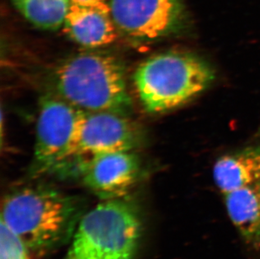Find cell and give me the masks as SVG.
<instances>
[{
    "mask_svg": "<svg viewBox=\"0 0 260 259\" xmlns=\"http://www.w3.org/2000/svg\"><path fill=\"white\" fill-rule=\"evenodd\" d=\"M82 216L74 197L48 186L23 187L3 200L1 221L37 253L56 249L74 237Z\"/></svg>",
    "mask_w": 260,
    "mask_h": 259,
    "instance_id": "obj_1",
    "label": "cell"
},
{
    "mask_svg": "<svg viewBox=\"0 0 260 259\" xmlns=\"http://www.w3.org/2000/svg\"><path fill=\"white\" fill-rule=\"evenodd\" d=\"M53 77L60 97L80 110L124 114L130 109L124 69L108 54H77L59 64Z\"/></svg>",
    "mask_w": 260,
    "mask_h": 259,
    "instance_id": "obj_2",
    "label": "cell"
},
{
    "mask_svg": "<svg viewBox=\"0 0 260 259\" xmlns=\"http://www.w3.org/2000/svg\"><path fill=\"white\" fill-rule=\"evenodd\" d=\"M215 78L211 65L188 52H168L151 56L138 67L134 83L147 112L164 113L191 101Z\"/></svg>",
    "mask_w": 260,
    "mask_h": 259,
    "instance_id": "obj_3",
    "label": "cell"
},
{
    "mask_svg": "<svg viewBox=\"0 0 260 259\" xmlns=\"http://www.w3.org/2000/svg\"><path fill=\"white\" fill-rule=\"evenodd\" d=\"M142 237V221L133 204L107 200L83 215L66 259H133Z\"/></svg>",
    "mask_w": 260,
    "mask_h": 259,
    "instance_id": "obj_4",
    "label": "cell"
},
{
    "mask_svg": "<svg viewBox=\"0 0 260 259\" xmlns=\"http://www.w3.org/2000/svg\"><path fill=\"white\" fill-rule=\"evenodd\" d=\"M109 5L116 29L133 39L164 38L188 23L184 0H109Z\"/></svg>",
    "mask_w": 260,
    "mask_h": 259,
    "instance_id": "obj_5",
    "label": "cell"
},
{
    "mask_svg": "<svg viewBox=\"0 0 260 259\" xmlns=\"http://www.w3.org/2000/svg\"><path fill=\"white\" fill-rule=\"evenodd\" d=\"M83 112L61 97L42 98L35 144V165L38 171L54 170L65 163Z\"/></svg>",
    "mask_w": 260,
    "mask_h": 259,
    "instance_id": "obj_6",
    "label": "cell"
},
{
    "mask_svg": "<svg viewBox=\"0 0 260 259\" xmlns=\"http://www.w3.org/2000/svg\"><path fill=\"white\" fill-rule=\"evenodd\" d=\"M138 142V131L123 114L84 110L65 161H88L98 155L132 151Z\"/></svg>",
    "mask_w": 260,
    "mask_h": 259,
    "instance_id": "obj_7",
    "label": "cell"
},
{
    "mask_svg": "<svg viewBox=\"0 0 260 259\" xmlns=\"http://www.w3.org/2000/svg\"><path fill=\"white\" fill-rule=\"evenodd\" d=\"M84 184L101 198L121 199L138 180L141 164L132 151L98 155L82 166Z\"/></svg>",
    "mask_w": 260,
    "mask_h": 259,
    "instance_id": "obj_8",
    "label": "cell"
},
{
    "mask_svg": "<svg viewBox=\"0 0 260 259\" xmlns=\"http://www.w3.org/2000/svg\"><path fill=\"white\" fill-rule=\"evenodd\" d=\"M63 27L74 42L84 47H103L117 37V29L110 14L72 3Z\"/></svg>",
    "mask_w": 260,
    "mask_h": 259,
    "instance_id": "obj_9",
    "label": "cell"
},
{
    "mask_svg": "<svg viewBox=\"0 0 260 259\" xmlns=\"http://www.w3.org/2000/svg\"><path fill=\"white\" fill-rule=\"evenodd\" d=\"M212 176L223 195L260 183V145L219 157L214 164Z\"/></svg>",
    "mask_w": 260,
    "mask_h": 259,
    "instance_id": "obj_10",
    "label": "cell"
},
{
    "mask_svg": "<svg viewBox=\"0 0 260 259\" xmlns=\"http://www.w3.org/2000/svg\"><path fill=\"white\" fill-rule=\"evenodd\" d=\"M226 212L243 241L260 247V183L224 193Z\"/></svg>",
    "mask_w": 260,
    "mask_h": 259,
    "instance_id": "obj_11",
    "label": "cell"
},
{
    "mask_svg": "<svg viewBox=\"0 0 260 259\" xmlns=\"http://www.w3.org/2000/svg\"><path fill=\"white\" fill-rule=\"evenodd\" d=\"M19 12L33 25L55 30L63 25L70 0H12Z\"/></svg>",
    "mask_w": 260,
    "mask_h": 259,
    "instance_id": "obj_12",
    "label": "cell"
},
{
    "mask_svg": "<svg viewBox=\"0 0 260 259\" xmlns=\"http://www.w3.org/2000/svg\"><path fill=\"white\" fill-rule=\"evenodd\" d=\"M29 252L22 240L1 221L0 259H29Z\"/></svg>",
    "mask_w": 260,
    "mask_h": 259,
    "instance_id": "obj_13",
    "label": "cell"
},
{
    "mask_svg": "<svg viewBox=\"0 0 260 259\" xmlns=\"http://www.w3.org/2000/svg\"><path fill=\"white\" fill-rule=\"evenodd\" d=\"M70 1L72 4L85 6V7L93 8L111 15L109 0H70Z\"/></svg>",
    "mask_w": 260,
    "mask_h": 259,
    "instance_id": "obj_14",
    "label": "cell"
}]
</instances>
